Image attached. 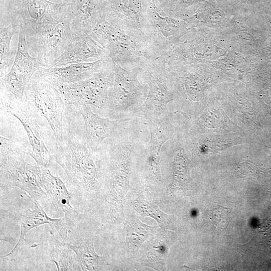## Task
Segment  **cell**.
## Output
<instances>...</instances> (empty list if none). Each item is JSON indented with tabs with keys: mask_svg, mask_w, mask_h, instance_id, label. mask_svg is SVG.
Here are the masks:
<instances>
[{
	"mask_svg": "<svg viewBox=\"0 0 271 271\" xmlns=\"http://www.w3.org/2000/svg\"><path fill=\"white\" fill-rule=\"evenodd\" d=\"M52 155L65 172L72 193L87 200L98 197L103 192L105 148L94 150L84 138L64 133L62 140L55 143Z\"/></svg>",
	"mask_w": 271,
	"mask_h": 271,
	"instance_id": "obj_1",
	"label": "cell"
},
{
	"mask_svg": "<svg viewBox=\"0 0 271 271\" xmlns=\"http://www.w3.org/2000/svg\"><path fill=\"white\" fill-rule=\"evenodd\" d=\"M142 132L131 129L110 141L105 146L106 164L103 192L109 206L107 218L114 224L124 223L123 200L130 190L133 157L144 148Z\"/></svg>",
	"mask_w": 271,
	"mask_h": 271,
	"instance_id": "obj_2",
	"label": "cell"
},
{
	"mask_svg": "<svg viewBox=\"0 0 271 271\" xmlns=\"http://www.w3.org/2000/svg\"><path fill=\"white\" fill-rule=\"evenodd\" d=\"M92 32L113 61L127 70L141 68L159 57L144 35L112 16L105 14Z\"/></svg>",
	"mask_w": 271,
	"mask_h": 271,
	"instance_id": "obj_3",
	"label": "cell"
},
{
	"mask_svg": "<svg viewBox=\"0 0 271 271\" xmlns=\"http://www.w3.org/2000/svg\"><path fill=\"white\" fill-rule=\"evenodd\" d=\"M139 77L148 91L136 117L147 125L160 122L170 115L167 105L175 97L168 65L160 56L146 64Z\"/></svg>",
	"mask_w": 271,
	"mask_h": 271,
	"instance_id": "obj_4",
	"label": "cell"
},
{
	"mask_svg": "<svg viewBox=\"0 0 271 271\" xmlns=\"http://www.w3.org/2000/svg\"><path fill=\"white\" fill-rule=\"evenodd\" d=\"M114 79L103 117L112 119L137 118L147 94L139 79L141 68L127 70L113 62Z\"/></svg>",
	"mask_w": 271,
	"mask_h": 271,
	"instance_id": "obj_5",
	"label": "cell"
},
{
	"mask_svg": "<svg viewBox=\"0 0 271 271\" xmlns=\"http://www.w3.org/2000/svg\"><path fill=\"white\" fill-rule=\"evenodd\" d=\"M114 79L113 61L89 78L74 83H59L54 86L67 105L93 106L98 114L103 116Z\"/></svg>",
	"mask_w": 271,
	"mask_h": 271,
	"instance_id": "obj_6",
	"label": "cell"
},
{
	"mask_svg": "<svg viewBox=\"0 0 271 271\" xmlns=\"http://www.w3.org/2000/svg\"><path fill=\"white\" fill-rule=\"evenodd\" d=\"M24 149L0 156L1 189L19 188L27 193L30 199L44 200L47 195L39 183V165H33L24 160Z\"/></svg>",
	"mask_w": 271,
	"mask_h": 271,
	"instance_id": "obj_7",
	"label": "cell"
},
{
	"mask_svg": "<svg viewBox=\"0 0 271 271\" xmlns=\"http://www.w3.org/2000/svg\"><path fill=\"white\" fill-rule=\"evenodd\" d=\"M24 99L47 120L55 143L61 141L64 134L63 113L67 105L57 88L44 80L32 77L25 88Z\"/></svg>",
	"mask_w": 271,
	"mask_h": 271,
	"instance_id": "obj_8",
	"label": "cell"
},
{
	"mask_svg": "<svg viewBox=\"0 0 271 271\" xmlns=\"http://www.w3.org/2000/svg\"><path fill=\"white\" fill-rule=\"evenodd\" d=\"M72 34L71 21L64 4L63 12L57 18L26 39L29 49L36 54L41 67L48 68L66 50Z\"/></svg>",
	"mask_w": 271,
	"mask_h": 271,
	"instance_id": "obj_9",
	"label": "cell"
},
{
	"mask_svg": "<svg viewBox=\"0 0 271 271\" xmlns=\"http://www.w3.org/2000/svg\"><path fill=\"white\" fill-rule=\"evenodd\" d=\"M145 36L158 57L185 32V24L167 14L155 0H143Z\"/></svg>",
	"mask_w": 271,
	"mask_h": 271,
	"instance_id": "obj_10",
	"label": "cell"
},
{
	"mask_svg": "<svg viewBox=\"0 0 271 271\" xmlns=\"http://www.w3.org/2000/svg\"><path fill=\"white\" fill-rule=\"evenodd\" d=\"M1 101L6 111L17 118L23 126L32 147L30 155L37 164L48 167L53 159L52 155L45 145L44 134L32 108L24 99L16 98L2 85Z\"/></svg>",
	"mask_w": 271,
	"mask_h": 271,
	"instance_id": "obj_11",
	"label": "cell"
},
{
	"mask_svg": "<svg viewBox=\"0 0 271 271\" xmlns=\"http://www.w3.org/2000/svg\"><path fill=\"white\" fill-rule=\"evenodd\" d=\"M84 121V139L94 150H102L109 141L118 138L141 123L137 118L112 119L93 112L89 106H78Z\"/></svg>",
	"mask_w": 271,
	"mask_h": 271,
	"instance_id": "obj_12",
	"label": "cell"
},
{
	"mask_svg": "<svg viewBox=\"0 0 271 271\" xmlns=\"http://www.w3.org/2000/svg\"><path fill=\"white\" fill-rule=\"evenodd\" d=\"M11 23L22 25L26 38L34 36L63 12L64 4L48 0H11Z\"/></svg>",
	"mask_w": 271,
	"mask_h": 271,
	"instance_id": "obj_13",
	"label": "cell"
},
{
	"mask_svg": "<svg viewBox=\"0 0 271 271\" xmlns=\"http://www.w3.org/2000/svg\"><path fill=\"white\" fill-rule=\"evenodd\" d=\"M17 50L10 71L1 79V85L17 99H23L26 86L41 67L38 59L29 53V47L24 27L19 28Z\"/></svg>",
	"mask_w": 271,
	"mask_h": 271,
	"instance_id": "obj_14",
	"label": "cell"
},
{
	"mask_svg": "<svg viewBox=\"0 0 271 271\" xmlns=\"http://www.w3.org/2000/svg\"><path fill=\"white\" fill-rule=\"evenodd\" d=\"M150 132V140L144 146L146 161L143 178L149 184L158 185L162 182L161 154L164 143L173 138V130L170 115L158 122L147 125Z\"/></svg>",
	"mask_w": 271,
	"mask_h": 271,
	"instance_id": "obj_15",
	"label": "cell"
},
{
	"mask_svg": "<svg viewBox=\"0 0 271 271\" xmlns=\"http://www.w3.org/2000/svg\"><path fill=\"white\" fill-rule=\"evenodd\" d=\"M112 63L109 55L94 62L73 63L60 67H41L32 77L42 79L53 85L74 83L92 77Z\"/></svg>",
	"mask_w": 271,
	"mask_h": 271,
	"instance_id": "obj_16",
	"label": "cell"
},
{
	"mask_svg": "<svg viewBox=\"0 0 271 271\" xmlns=\"http://www.w3.org/2000/svg\"><path fill=\"white\" fill-rule=\"evenodd\" d=\"M108 55V51L98 41L92 32H72L67 49L51 63L50 67L85 62L89 59L97 60Z\"/></svg>",
	"mask_w": 271,
	"mask_h": 271,
	"instance_id": "obj_17",
	"label": "cell"
},
{
	"mask_svg": "<svg viewBox=\"0 0 271 271\" xmlns=\"http://www.w3.org/2000/svg\"><path fill=\"white\" fill-rule=\"evenodd\" d=\"M65 9L73 32H91L105 15L103 0H69Z\"/></svg>",
	"mask_w": 271,
	"mask_h": 271,
	"instance_id": "obj_18",
	"label": "cell"
},
{
	"mask_svg": "<svg viewBox=\"0 0 271 271\" xmlns=\"http://www.w3.org/2000/svg\"><path fill=\"white\" fill-rule=\"evenodd\" d=\"M152 236L139 259L140 262L142 266L156 270H165L169 250L176 240V234L172 230L160 228Z\"/></svg>",
	"mask_w": 271,
	"mask_h": 271,
	"instance_id": "obj_19",
	"label": "cell"
},
{
	"mask_svg": "<svg viewBox=\"0 0 271 271\" xmlns=\"http://www.w3.org/2000/svg\"><path fill=\"white\" fill-rule=\"evenodd\" d=\"M103 2L105 14L117 18L127 27L145 37L143 0H103Z\"/></svg>",
	"mask_w": 271,
	"mask_h": 271,
	"instance_id": "obj_20",
	"label": "cell"
},
{
	"mask_svg": "<svg viewBox=\"0 0 271 271\" xmlns=\"http://www.w3.org/2000/svg\"><path fill=\"white\" fill-rule=\"evenodd\" d=\"M38 175L40 186L55 209L62 210L64 214L75 210L70 203L72 193L58 176L53 175L48 167L40 165Z\"/></svg>",
	"mask_w": 271,
	"mask_h": 271,
	"instance_id": "obj_21",
	"label": "cell"
},
{
	"mask_svg": "<svg viewBox=\"0 0 271 271\" xmlns=\"http://www.w3.org/2000/svg\"><path fill=\"white\" fill-rule=\"evenodd\" d=\"M30 200L35 204V209L33 210L27 209L24 214L21 215L20 237L11 251L8 254L1 256L6 260H15L16 255L25 241L26 235L31 229L45 224L50 225L58 220L48 216L38 201L36 199Z\"/></svg>",
	"mask_w": 271,
	"mask_h": 271,
	"instance_id": "obj_22",
	"label": "cell"
},
{
	"mask_svg": "<svg viewBox=\"0 0 271 271\" xmlns=\"http://www.w3.org/2000/svg\"><path fill=\"white\" fill-rule=\"evenodd\" d=\"M36 244L46 247L50 261L55 264L58 270H82L75 252L53 235Z\"/></svg>",
	"mask_w": 271,
	"mask_h": 271,
	"instance_id": "obj_23",
	"label": "cell"
},
{
	"mask_svg": "<svg viewBox=\"0 0 271 271\" xmlns=\"http://www.w3.org/2000/svg\"><path fill=\"white\" fill-rule=\"evenodd\" d=\"M131 204L134 210L142 216L155 220L161 229L173 230L175 228L174 217L163 212L154 203L148 188L143 191Z\"/></svg>",
	"mask_w": 271,
	"mask_h": 271,
	"instance_id": "obj_24",
	"label": "cell"
},
{
	"mask_svg": "<svg viewBox=\"0 0 271 271\" xmlns=\"http://www.w3.org/2000/svg\"><path fill=\"white\" fill-rule=\"evenodd\" d=\"M172 163L173 178L171 183L167 187V191L171 194L177 190L183 189L193 182L190 176L191 163L182 147H180L175 150Z\"/></svg>",
	"mask_w": 271,
	"mask_h": 271,
	"instance_id": "obj_25",
	"label": "cell"
},
{
	"mask_svg": "<svg viewBox=\"0 0 271 271\" xmlns=\"http://www.w3.org/2000/svg\"><path fill=\"white\" fill-rule=\"evenodd\" d=\"M125 240L130 251L136 253L150 236L153 235L159 229L157 226H151L142 222L139 219L124 223Z\"/></svg>",
	"mask_w": 271,
	"mask_h": 271,
	"instance_id": "obj_26",
	"label": "cell"
},
{
	"mask_svg": "<svg viewBox=\"0 0 271 271\" xmlns=\"http://www.w3.org/2000/svg\"><path fill=\"white\" fill-rule=\"evenodd\" d=\"M19 27L12 23L0 29V74L1 79L9 72L13 63L11 43L13 36L18 33Z\"/></svg>",
	"mask_w": 271,
	"mask_h": 271,
	"instance_id": "obj_27",
	"label": "cell"
},
{
	"mask_svg": "<svg viewBox=\"0 0 271 271\" xmlns=\"http://www.w3.org/2000/svg\"><path fill=\"white\" fill-rule=\"evenodd\" d=\"M209 218L218 228H226L230 221V212L228 208L221 206L212 211Z\"/></svg>",
	"mask_w": 271,
	"mask_h": 271,
	"instance_id": "obj_28",
	"label": "cell"
}]
</instances>
